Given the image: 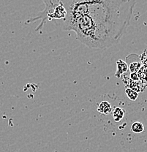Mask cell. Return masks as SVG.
<instances>
[{"label": "cell", "instance_id": "cell-3", "mask_svg": "<svg viewBox=\"0 0 147 152\" xmlns=\"http://www.w3.org/2000/svg\"><path fill=\"white\" fill-rule=\"evenodd\" d=\"M116 71L115 73V76L118 78H120L121 76L124 75L125 72H127L128 66L127 63L121 59H118L116 62Z\"/></svg>", "mask_w": 147, "mask_h": 152}, {"label": "cell", "instance_id": "cell-9", "mask_svg": "<svg viewBox=\"0 0 147 152\" xmlns=\"http://www.w3.org/2000/svg\"><path fill=\"white\" fill-rule=\"evenodd\" d=\"M129 88H130L131 89H132L133 91H136L137 93H138L139 91H141V90H140V86L138 85L137 82H135V81H132V83L129 84Z\"/></svg>", "mask_w": 147, "mask_h": 152}, {"label": "cell", "instance_id": "cell-10", "mask_svg": "<svg viewBox=\"0 0 147 152\" xmlns=\"http://www.w3.org/2000/svg\"><path fill=\"white\" fill-rule=\"evenodd\" d=\"M129 78L131 79V80L132 81H137V80H139V75H137V73H130V75H129Z\"/></svg>", "mask_w": 147, "mask_h": 152}, {"label": "cell", "instance_id": "cell-4", "mask_svg": "<svg viewBox=\"0 0 147 152\" xmlns=\"http://www.w3.org/2000/svg\"><path fill=\"white\" fill-rule=\"evenodd\" d=\"M112 106L108 101H102L97 107V111L103 115H108L112 112Z\"/></svg>", "mask_w": 147, "mask_h": 152}, {"label": "cell", "instance_id": "cell-2", "mask_svg": "<svg viewBox=\"0 0 147 152\" xmlns=\"http://www.w3.org/2000/svg\"><path fill=\"white\" fill-rule=\"evenodd\" d=\"M43 2L45 5L43 10L39 12L37 16L31 17L26 21V23H30L38 20H41L40 23L34 30L36 32L37 31L41 32V29L46 20H51L52 19H63L64 20L67 15V11L64 8L61 0H59V1L44 0Z\"/></svg>", "mask_w": 147, "mask_h": 152}, {"label": "cell", "instance_id": "cell-1", "mask_svg": "<svg viewBox=\"0 0 147 152\" xmlns=\"http://www.w3.org/2000/svg\"><path fill=\"white\" fill-rule=\"evenodd\" d=\"M67 11L63 29L72 31L83 45L105 49L119 42L129 25L135 1H61Z\"/></svg>", "mask_w": 147, "mask_h": 152}, {"label": "cell", "instance_id": "cell-8", "mask_svg": "<svg viewBox=\"0 0 147 152\" xmlns=\"http://www.w3.org/2000/svg\"><path fill=\"white\" fill-rule=\"evenodd\" d=\"M125 94L131 101H135L137 99V97H138V93L133 91V90L131 89L129 87H126Z\"/></svg>", "mask_w": 147, "mask_h": 152}, {"label": "cell", "instance_id": "cell-5", "mask_svg": "<svg viewBox=\"0 0 147 152\" xmlns=\"http://www.w3.org/2000/svg\"><path fill=\"white\" fill-rule=\"evenodd\" d=\"M126 63H127L128 69L129 70L130 73H137V72L140 70V67H141V63H140V59L138 58L137 59L135 58V60H132V61Z\"/></svg>", "mask_w": 147, "mask_h": 152}, {"label": "cell", "instance_id": "cell-6", "mask_svg": "<svg viewBox=\"0 0 147 152\" xmlns=\"http://www.w3.org/2000/svg\"><path fill=\"white\" fill-rule=\"evenodd\" d=\"M125 110L121 107H115L113 110H112V115H113V120L116 122H119L124 116Z\"/></svg>", "mask_w": 147, "mask_h": 152}, {"label": "cell", "instance_id": "cell-7", "mask_svg": "<svg viewBox=\"0 0 147 152\" xmlns=\"http://www.w3.org/2000/svg\"><path fill=\"white\" fill-rule=\"evenodd\" d=\"M131 129L134 133L138 134V133H141L144 131V126L141 122L135 121V122L132 123V126H131Z\"/></svg>", "mask_w": 147, "mask_h": 152}]
</instances>
